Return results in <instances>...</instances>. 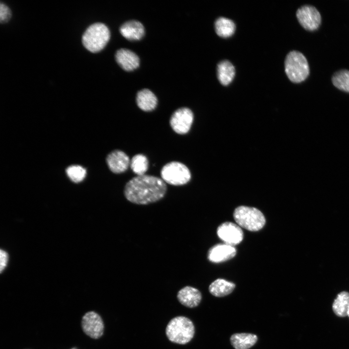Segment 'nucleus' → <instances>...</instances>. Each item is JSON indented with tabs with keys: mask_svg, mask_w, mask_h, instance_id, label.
I'll return each instance as SVG.
<instances>
[{
	"mask_svg": "<svg viewBox=\"0 0 349 349\" xmlns=\"http://www.w3.org/2000/svg\"><path fill=\"white\" fill-rule=\"evenodd\" d=\"M130 165L135 174L137 175H142L144 174L148 170V160L145 155L137 154L132 158Z\"/></svg>",
	"mask_w": 349,
	"mask_h": 349,
	"instance_id": "5701e85b",
	"label": "nucleus"
},
{
	"mask_svg": "<svg viewBox=\"0 0 349 349\" xmlns=\"http://www.w3.org/2000/svg\"><path fill=\"white\" fill-rule=\"evenodd\" d=\"M110 38V31L104 24L95 23L90 25L82 36L84 47L93 53L102 50Z\"/></svg>",
	"mask_w": 349,
	"mask_h": 349,
	"instance_id": "20e7f679",
	"label": "nucleus"
},
{
	"mask_svg": "<svg viewBox=\"0 0 349 349\" xmlns=\"http://www.w3.org/2000/svg\"><path fill=\"white\" fill-rule=\"evenodd\" d=\"M332 81L337 89L349 93V70L342 69L337 71L333 75Z\"/></svg>",
	"mask_w": 349,
	"mask_h": 349,
	"instance_id": "4be33fe9",
	"label": "nucleus"
},
{
	"mask_svg": "<svg viewBox=\"0 0 349 349\" xmlns=\"http://www.w3.org/2000/svg\"><path fill=\"white\" fill-rule=\"evenodd\" d=\"M347 314H348V317H349V308H348Z\"/></svg>",
	"mask_w": 349,
	"mask_h": 349,
	"instance_id": "bb28decb",
	"label": "nucleus"
},
{
	"mask_svg": "<svg viewBox=\"0 0 349 349\" xmlns=\"http://www.w3.org/2000/svg\"><path fill=\"white\" fill-rule=\"evenodd\" d=\"M161 179L166 183L174 186H181L188 183L191 174L188 168L182 163L172 161L165 164L160 171Z\"/></svg>",
	"mask_w": 349,
	"mask_h": 349,
	"instance_id": "423d86ee",
	"label": "nucleus"
},
{
	"mask_svg": "<svg viewBox=\"0 0 349 349\" xmlns=\"http://www.w3.org/2000/svg\"><path fill=\"white\" fill-rule=\"evenodd\" d=\"M235 285L223 279H217L209 286V292L217 297H222L229 295L235 288Z\"/></svg>",
	"mask_w": 349,
	"mask_h": 349,
	"instance_id": "6ab92c4d",
	"label": "nucleus"
},
{
	"mask_svg": "<svg viewBox=\"0 0 349 349\" xmlns=\"http://www.w3.org/2000/svg\"><path fill=\"white\" fill-rule=\"evenodd\" d=\"M285 70L289 79L295 83L303 81L310 74V68L306 57L297 50L290 51L286 56Z\"/></svg>",
	"mask_w": 349,
	"mask_h": 349,
	"instance_id": "7ed1b4c3",
	"label": "nucleus"
},
{
	"mask_svg": "<svg viewBox=\"0 0 349 349\" xmlns=\"http://www.w3.org/2000/svg\"><path fill=\"white\" fill-rule=\"evenodd\" d=\"M219 238L224 243L235 246L240 243L243 238V233L239 225L231 222H224L217 230Z\"/></svg>",
	"mask_w": 349,
	"mask_h": 349,
	"instance_id": "9d476101",
	"label": "nucleus"
},
{
	"mask_svg": "<svg viewBox=\"0 0 349 349\" xmlns=\"http://www.w3.org/2000/svg\"><path fill=\"white\" fill-rule=\"evenodd\" d=\"M296 16L301 26L308 31L317 30L321 24L320 13L316 7L310 5L300 7L296 12Z\"/></svg>",
	"mask_w": 349,
	"mask_h": 349,
	"instance_id": "0eeeda50",
	"label": "nucleus"
},
{
	"mask_svg": "<svg viewBox=\"0 0 349 349\" xmlns=\"http://www.w3.org/2000/svg\"><path fill=\"white\" fill-rule=\"evenodd\" d=\"M66 173L69 178L76 183L81 181L86 175V170L79 165L69 166L66 169Z\"/></svg>",
	"mask_w": 349,
	"mask_h": 349,
	"instance_id": "b1692460",
	"label": "nucleus"
},
{
	"mask_svg": "<svg viewBox=\"0 0 349 349\" xmlns=\"http://www.w3.org/2000/svg\"><path fill=\"white\" fill-rule=\"evenodd\" d=\"M349 307V292L343 291L339 293L332 304V310L334 314L338 317H344L348 316Z\"/></svg>",
	"mask_w": 349,
	"mask_h": 349,
	"instance_id": "aec40b11",
	"label": "nucleus"
},
{
	"mask_svg": "<svg viewBox=\"0 0 349 349\" xmlns=\"http://www.w3.org/2000/svg\"><path fill=\"white\" fill-rule=\"evenodd\" d=\"M215 30L217 34L223 38L231 36L235 32L236 25L230 19L220 17L214 23Z\"/></svg>",
	"mask_w": 349,
	"mask_h": 349,
	"instance_id": "412c9836",
	"label": "nucleus"
},
{
	"mask_svg": "<svg viewBox=\"0 0 349 349\" xmlns=\"http://www.w3.org/2000/svg\"><path fill=\"white\" fill-rule=\"evenodd\" d=\"M11 12L9 8L4 3L1 2L0 4V22L5 23L8 22L11 17Z\"/></svg>",
	"mask_w": 349,
	"mask_h": 349,
	"instance_id": "393cba45",
	"label": "nucleus"
},
{
	"mask_svg": "<svg viewBox=\"0 0 349 349\" xmlns=\"http://www.w3.org/2000/svg\"><path fill=\"white\" fill-rule=\"evenodd\" d=\"M233 217L239 226L250 231L260 230L266 223L263 214L253 207L239 206L235 209Z\"/></svg>",
	"mask_w": 349,
	"mask_h": 349,
	"instance_id": "39448f33",
	"label": "nucleus"
},
{
	"mask_svg": "<svg viewBox=\"0 0 349 349\" xmlns=\"http://www.w3.org/2000/svg\"><path fill=\"white\" fill-rule=\"evenodd\" d=\"M167 189L165 182L161 178L143 174L137 175L128 181L125 186L124 193L130 202L145 205L162 199Z\"/></svg>",
	"mask_w": 349,
	"mask_h": 349,
	"instance_id": "f257e3e1",
	"label": "nucleus"
},
{
	"mask_svg": "<svg viewBox=\"0 0 349 349\" xmlns=\"http://www.w3.org/2000/svg\"><path fill=\"white\" fill-rule=\"evenodd\" d=\"M255 334L249 333H234L230 337V342L235 349H249L257 341Z\"/></svg>",
	"mask_w": 349,
	"mask_h": 349,
	"instance_id": "f3484780",
	"label": "nucleus"
},
{
	"mask_svg": "<svg viewBox=\"0 0 349 349\" xmlns=\"http://www.w3.org/2000/svg\"><path fill=\"white\" fill-rule=\"evenodd\" d=\"M81 327L84 333L93 339H98L103 334L104 324L100 316L94 311L86 313L82 317Z\"/></svg>",
	"mask_w": 349,
	"mask_h": 349,
	"instance_id": "1a4fd4ad",
	"label": "nucleus"
},
{
	"mask_svg": "<svg viewBox=\"0 0 349 349\" xmlns=\"http://www.w3.org/2000/svg\"><path fill=\"white\" fill-rule=\"evenodd\" d=\"M116 61L118 64L126 71H132L139 65L138 56L132 51L126 49H118L115 54Z\"/></svg>",
	"mask_w": 349,
	"mask_h": 349,
	"instance_id": "4468645a",
	"label": "nucleus"
},
{
	"mask_svg": "<svg viewBox=\"0 0 349 349\" xmlns=\"http://www.w3.org/2000/svg\"><path fill=\"white\" fill-rule=\"evenodd\" d=\"M217 72L219 81L224 86L229 84L235 75V67L228 60H223L218 64Z\"/></svg>",
	"mask_w": 349,
	"mask_h": 349,
	"instance_id": "a211bd4d",
	"label": "nucleus"
},
{
	"mask_svg": "<svg viewBox=\"0 0 349 349\" xmlns=\"http://www.w3.org/2000/svg\"><path fill=\"white\" fill-rule=\"evenodd\" d=\"M8 260V254H7L2 251L0 250V272L4 269L6 266Z\"/></svg>",
	"mask_w": 349,
	"mask_h": 349,
	"instance_id": "a878e982",
	"label": "nucleus"
},
{
	"mask_svg": "<svg viewBox=\"0 0 349 349\" xmlns=\"http://www.w3.org/2000/svg\"><path fill=\"white\" fill-rule=\"evenodd\" d=\"M176 297L182 305L190 308L197 307L202 300L200 291L190 286H186L180 289L177 293Z\"/></svg>",
	"mask_w": 349,
	"mask_h": 349,
	"instance_id": "ddd939ff",
	"label": "nucleus"
},
{
	"mask_svg": "<svg viewBox=\"0 0 349 349\" xmlns=\"http://www.w3.org/2000/svg\"><path fill=\"white\" fill-rule=\"evenodd\" d=\"M193 120V114L189 108L183 107L176 110L171 115L170 124L173 130L179 134L189 132Z\"/></svg>",
	"mask_w": 349,
	"mask_h": 349,
	"instance_id": "6e6552de",
	"label": "nucleus"
},
{
	"mask_svg": "<svg viewBox=\"0 0 349 349\" xmlns=\"http://www.w3.org/2000/svg\"><path fill=\"white\" fill-rule=\"evenodd\" d=\"M166 335L172 343L185 345L190 342L195 333V327L192 321L185 316L173 317L167 324Z\"/></svg>",
	"mask_w": 349,
	"mask_h": 349,
	"instance_id": "f03ea898",
	"label": "nucleus"
},
{
	"mask_svg": "<svg viewBox=\"0 0 349 349\" xmlns=\"http://www.w3.org/2000/svg\"><path fill=\"white\" fill-rule=\"evenodd\" d=\"M236 248L231 245L224 244H216L209 250L208 260L214 263H220L233 258L236 254Z\"/></svg>",
	"mask_w": 349,
	"mask_h": 349,
	"instance_id": "f8f14e48",
	"label": "nucleus"
},
{
	"mask_svg": "<svg viewBox=\"0 0 349 349\" xmlns=\"http://www.w3.org/2000/svg\"><path fill=\"white\" fill-rule=\"evenodd\" d=\"M120 32L127 39L137 40L143 36L144 29L140 22L132 20L124 23L120 28Z\"/></svg>",
	"mask_w": 349,
	"mask_h": 349,
	"instance_id": "2eb2a0df",
	"label": "nucleus"
},
{
	"mask_svg": "<svg viewBox=\"0 0 349 349\" xmlns=\"http://www.w3.org/2000/svg\"><path fill=\"white\" fill-rule=\"evenodd\" d=\"M106 162L110 170L115 174L125 172L130 164L128 156L120 150H113L109 154Z\"/></svg>",
	"mask_w": 349,
	"mask_h": 349,
	"instance_id": "9b49d317",
	"label": "nucleus"
},
{
	"mask_svg": "<svg viewBox=\"0 0 349 349\" xmlns=\"http://www.w3.org/2000/svg\"><path fill=\"white\" fill-rule=\"evenodd\" d=\"M138 106L145 111L154 110L158 103V99L154 94L150 90L144 89L139 91L136 96Z\"/></svg>",
	"mask_w": 349,
	"mask_h": 349,
	"instance_id": "dca6fc26",
	"label": "nucleus"
}]
</instances>
